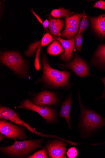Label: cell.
<instances>
[{"mask_svg":"<svg viewBox=\"0 0 105 158\" xmlns=\"http://www.w3.org/2000/svg\"><path fill=\"white\" fill-rule=\"evenodd\" d=\"M42 62L43 70L42 80L45 84L55 88L68 87L69 86V72L60 71L51 68L44 55L42 56Z\"/></svg>","mask_w":105,"mask_h":158,"instance_id":"6da1fadb","label":"cell"},{"mask_svg":"<svg viewBox=\"0 0 105 158\" xmlns=\"http://www.w3.org/2000/svg\"><path fill=\"white\" fill-rule=\"evenodd\" d=\"M43 141L41 139H30L18 141L15 140L14 144L11 146L1 147L2 152L12 157H23L34 151L42 147Z\"/></svg>","mask_w":105,"mask_h":158,"instance_id":"7a4b0ae2","label":"cell"},{"mask_svg":"<svg viewBox=\"0 0 105 158\" xmlns=\"http://www.w3.org/2000/svg\"><path fill=\"white\" fill-rule=\"evenodd\" d=\"M79 98L81 111V128L85 135L105 125V120L95 112L87 109L83 105L79 92Z\"/></svg>","mask_w":105,"mask_h":158,"instance_id":"3957f363","label":"cell"},{"mask_svg":"<svg viewBox=\"0 0 105 158\" xmlns=\"http://www.w3.org/2000/svg\"><path fill=\"white\" fill-rule=\"evenodd\" d=\"M1 61L18 74L27 76L24 61L18 52H9L1 53Z\"/></svg>","mask_w":105,"mask_h":158,"instance_id":"277c9868","label":"cell"},{"mask_svg":"<svg viewBox=\"0 0 105 158\" xmlns=\"http://www.w3.org/2000/svg\"><path fill=\"white\" fill-rule=\"evenodd\" d=\"M5 119H2L0 120V132L2 134L7 138L14 140L16 139L24 140L27 138L23 127Z\"/></svg>","mask_w":105,"mask_h":158,"instance_id":"5b68a950","label":"cell"},{"mask_svg":"<svg viewBox=\"0 0 105 158\" xmlns=\"http://www.w3.org/2000/svg\"><path fill=\"white\" fill-rule=\"evenodd\" d=\"M0 118L9 120L17 124L24 126L32 133L40 136L44 137H56L55 136L43 134L37 131L35 129L32 127L29 124L21 120L18 114L15 111L10 108L1 106L0 107Z\"/></svg>","mask_w":105,"mask_h":158,"instance_id":"8992f818","label":"cell"},{"mask_svg":"<svg viewBox=\"0 0 105 158\" xmlns=\"http://www.w3.org/2000/svg\"><path fill=\"white\" fill-rule=\"evenodd\" d=\"M18 108L31 110L37 112L49 123H52L55 120V113L52 108L47 106H38L28 99L21 103V105Z\"/></svg>","mask_w":105,"mask_h":158,"instance_id":"52a82bcc","label":"cell"},{"mask_svg":"<svg viewBox=\"0 0 105 158\" xmlns=\"http://www.w3.org/2000/svg\"><path fill=\"white\" fill-rule=\"evenodd\" d=\"M66 66L73 71L79 77L93 76L90 73L85 61L78 55L75 56L74 59L67 64Z\"/></svg>","mask_w":105,"mask_h":158,"instance_id":"ba28073f","label":"cell"},{"mask_svg":"<svg viewBox=\"0 0 105 158\" xmlns=\"http://www.w3.org/2000/svg\"><path fill=\"white\" fill-rule=\"evenodd\" d=\"M50 158H66V145L62 141H55L49 143L46 146Z\"/></svg>","mask_w":105,"mask_h":158,"instance_id":"9c48e42d","label":"cell"},{"mask_svg":"<svg viewBox=\"0 0 105 158\" xmlns=\"http://www.w3.org/2000/svg\"><path fill=\"white\" fill-rule=\"evenodd\" d=\"M57 103V99L53 92L44 91L38 94L35 97L33 103L42 106L46 105H53Z\"/></svg>","mask_w":105,"mask_h":158,"instance_id":"30bf717a","label":"cell"},{"mask_svg":"<svg viewBox=\"0 0 105 158\" xmlns=\"http://www.w3.org/2000/svg\"><path fill=\"white\" fill-rule=\"evenodd\" d=\"M54 38L61 43L63 47L65 50L64 53L62 54L60 58L65 62L71 61L73 59V52L75 49V38L71 40H63L60 37H56L54 36Z\"/></svg>","mask_w":105,"mask_h":158,"instance_id":"8fae6325","label":"cell"},{"mask_svg":"<svg viewBox=\"0 0 105 158\" xmlns=\"http://www.w3.org/2000/svg\"><path fill=\"white\" fill-rule=\"evenodd\" d=\"M88 18L95 32L100 37H105V14L97 17H88Z\"/></svg>","mask_w":105,"mask_h":158,"instance_id":"7c38bea8","label":"cell"},{"mask_svg":"<svg viewBox=\"0 0 105 158\" xmlns=\"http://www.w3.org/2000/svg\"><path fill=\"white\" fill-rule=\"evenodd\" d=\"M49 19L50 22L49 29L51 33L57 37H60V31L62 30L64 26V20L59 19H55L50 16L49 17Z\"/></svg>","mask_w":105,"mask_h":158,"instance_id":"4fadbf2b","label":"cell"},{"mask_svg":"<svg viewBox=\"0 0 105 158\" xmlns=\"http://www.w3.org/2000/svg\"><path fill=\"white\" fill-rule=\"evenodd\" d=\"M72 99L71 93L67 99L63 103L59 113V117L65 118L67 121L70 130L71 128L70 124V114Z\"/></svg>","mask_w":105,"mask_h":158,"instance_id":"5bb4252c","label":"cell"},{"mask_svg":"<svg viewBox=\"0 0 105 158\" xmlns=\"http://www.w3.org/2000/svg\"><path fill=\"white\" fill-rule=\"evenodd\" d=\"M79 30V27L66 26L65 29L60 33L62 38L71 40L75 38L76 34Z\"/></svg>","mask_w":105,"mask_h":158,"instance_id":"9a60e30c","label":"cell"},{"mask_svg":"<svg viewBox=\"0 0 105 158\" xmlns=\"http://www.w3.org/2000/svg\"><path fill=\"white\" fill-rule=\"evenodd\" d=\"M47 51L49 54L55 56L63 53L64 48L59 41L55 40L48 47Z\"/></svg>","mask_w":105,"mask_h":158,"instance_id":"2e32d148","label":"cell"},{"mask_svg":"<svg viewBox=\"0 0 105 158\" xmlns=\"http://www.w3.org/2000/svg\"><path fill=\"white\" fill-rule=\"evenodd\" d=\"M74 12H70L69 10L61 8L53 10L51 13V15L55 18L63 17L67 19L71 16Z\"/></svg>","mask_w":105,"mask_h":158,"instance_id":"e0dca14e","label":"cell"},{"mask_svg":"<svg viewBox=\"0 0 105 158\" xmlns=\"http://www.w3.org/2000/svg\"><path fill=\"white\" fill-rule=\"evenodd\" d=\"M83 17V14H76L66 19V26L79 27L80 21Z\"/></svg>","mask_w":105,"mask_h":158,"instance_id":"ac0fdd59","label":"cell"},{"mask_svg":"<svg viewBox=\"0 0 105 158\" xmlns=\"http://www.w3.org/2000/svg\"><path fill=\"white\" fill-rule=\"evenodd\" d=\"M95 56L99 62L105 64V45L99 47L95 53Z\"/></svg>","mask_w":105,"mask_h":158,"instance_id":"d6986e66","label":"cell"},{"mask_svg":"<svg viewBox=\"0 0 105 158\" xmlns=\"http://www.w3.org/2000/svg\"><path fill=\"white\" fill-rule=\"evenodd\" d=\"M88 24L87 17L85 11H83V19L80 23L79 30L76 37H79L86 30Z\"/></svg>","mask_w":105,"mask_h":158,"instance_id":"ffe728a7","label":"cell"},{"mask_svg":"<svg viewBox=\"0 0 105 158\" xmlns=\"http://www.w3.org/2000/svg\"><path fill=\"white\" fill-rule=\"evenodd\" d=\"M47 148H44L43 149L34 153L31 156H28V158H49L48 156V150Z\"/></svg>","mask_w":105,"mask_h":158,"instance_id":"44dd1931","label":"cell"},{"mask_svg":"<svg viewBox=\"0 0 105 158\" xmlns=\"http://www.w3.org/2000/svg\"><path fill=\"white\" fill-rule=\"evenodd\" d=\"M41 41L34 42L29 46L28 51L24 52L25 55L28 56L32 55L34 54L36 49L38 48L40 46L41 47Z\"/></svg>","mask_w":105,"mask_h":158,"instance_id":"7402d4cb","label":"cell"},{"mask_svg":"<svg viewBox=\"0 0 105 158\" xmlns=\"http://www.w3.org/2000/svg\"><path fill=\"white\" fill-rule=\"evenodd\" d=\"M54 40L52 36L47 33L45 34L41 41V47L47 46L51 41Z\"/></svg>","mask_w":105,"mask_h":158,"instance_id":"603a6c76","label":"cell"},{"mask_svg":"<svg viewBox=\"0 0 105 158\" xmlns=\"http://www.w3.org/2000/svg\"><path fill=\"white\" fill-rule=\"evenodd\" d=\"M41 51V47H39L37 50L35 61L34 62V66L36 70L39 71L41 69V66L39 63V57Z\"/></svg>","mask_w":105,"mask_h":158,"instance_id":"cb8c5ba5","label":"cell"},{"mask_svg":"<svg viewBox=\"0 0 105 158\" xmlns=\"http://www.w3.org/2000/svg\"><path fill=\"white\" fill-rule=\"evenodd\" d=\"M78 154V152L77 149L75 147L69 148L67 152V156L69 158H75L76 157Z\"/></svg>","mask_w":105,"mask_h":158,"instance_id":"d4e9b609","label":"cell"},{"mask_svg":"<svg viewBox=\"0 0 105 158\" xmlns=\"http://www.w3.org/2000/svg\"><path fill=\"white\" fill-rule=\"evenodd\" d=\"M82 42L83 35L82 34H81L79 37H76L75 41L77 49L79 52H81Z\"/></svg>","mask_w":105,"mask_h":158,"instance_id":"484cf974","label":"cell"},{"mask_svg":"<svg viewBox=\"0 0 105 158\" xmlns=\"http://www.w3.org/2000/svg\"><path fill=\"white\" fill-rule=\"evenodd\" d=\"M93 8L100 9L105 10V2L104 1H99L95 4Z\"/></svg>","mask_w":105,"mask_h":158,"instance_id":"4316f807","label":"cell"},{"mask_svg":"<svg viewBox=\"0 0 105 158\" xmlns=\"http://www.w3.org/2000/svg\"><path fill=\"white\" fill-rule=\"evenodd\" d=\"M50 22L47 19L45 20L43 23L42 25L44 29H46V28L49 26Z\"/></svg>","mask_w":105,"mask_h":158,"instance_id":"83f0119b","label":"cell"},{"mask_svg":"<svg viewBox=\"0 0 105 158\" xmlns=\"http://www.w3.org/2000/svg\"><path fill=\"white\" fill-rule=\"evenodd\" d=\"M102 81L104 85V91L103 94L101 97L100 98H103L105 99V77H104L100 79Z\"/></svg>","mask_w":105,"mask_h":158,"instance_id":"f1b7e54d","label":"cell"},{"mask_svg":"<svg viewBox=\"0 0 105 158\" xmlns=\"http://www.w3.org/2000/svg\"><path fill=\"white\" fill-rule=\"evenodd\" d=\"M31 11H32V12H33V13L34 14V15H35V16L38 19V20L39 21V22H40V23L41 24H42V25L43 24V22H42V20H41V19L38 16V15H37V14H36V13H35L33 10V9H32V10Z\"/></svg>","mask_w":105,"mask_h":158,"instance_id":"f546056e","label":"cell"},{"mask_svg":"<svg viewBox=\"0 0 105 158\" xmlns=\"http://www.w3.org/2000/svg\"><path fill=\"white\" fill-rule=\"evenodd\" d=\"M0 135H1L0 136H1V141L6 137L5 135H2L1 134Z\"/></svg>","mask_w":105,"mask_h":158,"instance_id":"4dcf8cb0","label":"cell"}]
</instances>
